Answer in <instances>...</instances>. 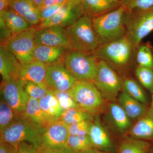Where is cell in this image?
Returning a JSON list of instances; mask_svg holds the SVG:
<instances>
[{"mask_svg":"<svg viewBox=\"0 0 153 153\" xmlns=\"http://www.w3.org/2000/svg\"><path fill=\"white\" fill-rule=\"evenodd\" d=\"M37 8L42 7L44 4V0H32Z\"/></svg>","mask_w":153,"mask_h":153,"instance_id":"obj_46","label":"cell"},{"mask_svg":"<svg viewBox=\"0 0 153 153\" xmlns=\"http://www.w3.org/2000/svg\"><path fill=\"white\" fill-rule=\"evenodd\" d=\"M66 30L72 50L93 53L100 46L92 18L88 16H82Z\"/></svg>","mask_w":153,"mask_h":153,"instance_id":"obj_3","label":"cell"},{"mask_svg":"<svg viewBox=\"0 0 153 153\" xmlns=\"http://www.w3.org/2000/svg\"><path fill=\"white\" fill-rule=\"evenodd\" d=\"M153 144L151 142L137 139L129 136L121 140L116 147L117 153H148Z\"/></svg>","mask_w":153,"mask_h":153,"instance_id":"obj_23","label":"cell"},{"mask_svg":"<svg viewBox=\"0 0 153 153\" xmlns=\"http://www.w3.org/2000/svg\"><path fill=\"white\" fill-rule=\"evenodd\" d=\"M93 83L103 97L114 100L122 88V80L104 60H99L96 75Z\"/></svg>","mask_w":153,"mask_h":153,"instance_id":"obj_8","label":"cell"},{"mask_svg":"<svg viewBox=\"0 0 153 153\" xmlns=\"http://www.w3.org/2000/svg\"><path fill=\"white\" fill-rule=\"evenodd\" d=\"M25 90L30 97L38 100L47 95L50 90L45 84L32 82H27Z\"/></svg>","mask_w":153,"mask_h":153,"instance_id":"obj_34","label":"cell"},{"mask_svg":"<svg viewBox=\"0 0 153 153\" xmlns=\"http://www.w3.org/2000/svg\"><path fill=\"white\" fill-rule=\"evenodd\" d=\"M39 153H78L71 149L66 147L59 149H45L39 151Z\"/></svg>","mask_w":153,"mask_h":153,"instance_id":"obj_42","label":"cell"},{"mask_svg":"<svg viewBox=\"0 0 153 153\" xmlns=\"http://www.w3.org/2000/svg\"><path fill=\"white\" fill-rule=\"evenodd\" d=\"M17 153H39L37 148L29 143L23 142L20 143L18 146Z\"/></svg>","mask_w":153,"mask_h":153,"instance_id":"obj_40","label":"cell"},{"mask_svg":"<svg viewBox=\"0 0 153 153\" xmlns=\"http://www.w3.org/2000/svg\"><path fill=\"white\" fill-rule=\"evenodd\" d=\"M24 117L14 110L2 98L0 102V132Z\"/></svg>","mask_w":153,"mask_h":153,"instance_id":"obj_28","label":"cell"},{"mask_svg":"<svg viewBox=\"0 0 153 153\" xmlns=\"http://www.w3.org/2000/svg\"><path fill=\"white\" fill-rule=\"evenodd\" d=\"M105 1L114 4L119 5L121 4L120 2L121 0H105Z\"/></svg>","mask_w":153,"mask_h":153,"instance_id":"obj_47","label":"cell"},{"mask_svg":"<svg viewBox=\"0 0 153 153\" xmlns=\"http://www.w3.org/2000/svg\"><path fill=\"white\" fill-rule=\"evenodd\" d=\"M53 91L63 111L71 108H80L78 103L69 94L68 91Z\"/></svg>","mask_w":153,"mask_h":153,"instance_id":"obj_35","label":"cell"},{"mask_svg":"<svg viewBox=\"0 0 153 153\" xmlns=\"http://www.w3.org/2000/svg\"><path fill=\"white\" fill-rule=\"evenodd\" d=\"M82 1L84 15L91 18L112 10L121 5L114 4L105 0H82Z\"/></svg>","mask_w":153,"mask_h":153,"instance_id":"obj_27","label":"cell"},{"mask_svg":"<svg viewBox=\"0 0 153 153\" xmlns=\"http://www.w3.org/2000/svg\"><path fill=\"white\" fill-rule=\"evenodd\" d=\"M88 135L94 149L110 153L116 152V147L109 134L101 124L97 116L95 117L91 126Z\"/></svg>","mask_w":153,"mask_h":153,"instance_id":"obj_15","label":"cell"},{"mask_svg":"<svg viewBox=\"0 0 153 153\" xmlns=\"http://www.w3.org/2000/svg\"><path fill=\"white\" fill-rule=\"evenodd\" d=\"M128 136L153 143V111L147 112L137 120L128 132Z\"/></svg>","mask_w":153,"mask_h":153,"instance_id":"obj_18","label":"cell"},{"mask_svg":"<svg viewBox=\"0 0 153 153\" xmlns=\"http://www.w3.org/2000/svg\"><path fill=\"white\" fill-rule=\"evenodd\" d=\"M24 117L36 125L47 128L54 122L41 109L38 100L30 97L24 113Z\"/></svg>","mask_w":153,"mask_h":153,"instance_id":"obj_22","label":"cell"},{"mask_svg":"<svg viewBox=\"0 0 153 153\" xmlns=\"http://www.w3.org/2000/svg\"><path fill=\"white\" fill-rule=\"evenodd\" d=\"M137 50L138 66L153 68V49L150 42L140 44Z\"/></svg>","mask_w":153,"mask_h":153,"instance_id":"obj_31","label":"cell"},{"mask_svg":"<svg viewBox=\"0 0 153 153\" xmlns=\"http://www.w3.org/2000/svg\"><path fill=\"white\" fill-rule=\"evenodd\" d=\"M126 25V35L136 51L142 40L153 31V7L127 10Z\"/></svg>","mask_w":153,"mask_h":153,"instance_id":"obj_6","label":"cell"},{"mask_svg":"<svg viewBox=\"0 0 153 153\" xmlns=\"http://www.w3.org/2000/svg\"><path fill=\"white\" fill-rule=\"evenodd\" d=\"M94 119L95 117L79 108H71L63 111L59 120L67 125H70L82 121H94Z\"/></svg>","mask_w":153,"mask_h":153,"instance_id":"obj_29","label":"cell"},{"mask_svg":"<svg viewBox=\"0 0 153 153\" xmlns=\"http://www.w3.org/2000/svg\"><path fill=\"white\" fill-rule=\"evenodd\" d=\"M0 16L2 17L13 35L24 32L33 27L26 19L10 8L0 13Z\"/></svg>","mask_w":153,"mask_h":153,"instance_id":"obj_24","label":"cell"},{"mask_svg":"<svg viewBox=\"0 0 153 153\" xmlns=\"http://www.w3.org/2000/svg\"><path fill=\"white\" fill-rule=\"evenodd\" d=\"M46 129L36 125L24 116L1 132V140L17 147L20 143L26 142L33 145L39 150Z\"/></svg>","mask_w":153,"mask_h":153,"instance_id":"obj_2","label":"cell"},{"mask_svg":"<svg viewBox=\"0 0 153 153\" xmlns=\"http://www.w3.org/2000/svg\"><path fill=\"white\" fill-rule=\"evenodd\" d=\"M67 0H44V4L42 6L48 7L54 5L62 4L66 2Z\"/></svg>","mask_w":153,"mask_h":153,"instance_id":"obj_43","label":"cell"},{"mask_svg":"<svg viewBox=\"0 0 153 153\" xmlns=\"http://www.w3.org/2000/svg\"><path fill=\"white\" fill-rule=\"evenodd\" d=\"M10 8L26 19L33 27L41 22L38 9L32 0H12Z\"/></svg>","mask_w":153,"mask_h":153,"instance_id":"obj_19","label":"cell"},{"mask_svg":"<svg viewBox=\"0 0 153 153\" xmlns=\"http://www.w3.org/2000/svg\"><path fill=\"white\" fill-rule=\"evenodd\" d=\"M27 82L16 78L1 83V98L21 115H24L30 98L25 90Z\"/></svg>","mask_w":153,"mask_h":153,"instance_id":"obj_10","label":"cell"},{"mask_svg":"<svg viewBox=\"0 0 153 153\" xmlns=\"http://www.w3.org/2000/svg\"><path fill=\"white\" fill-rule=\"evenodd\" d=\"M77 81L66 68L63 58L56 63L47 65L45 83L50 90L68 91Z\"/></svg>","mask_w":153,"mask_h":153,"instance_id":"obj_12","label":"cell"},{"mask_svg":"<svg viewBox=\"0 0 153 153\" xmlns=\"http://www.w3.org/2000/svg\"><path fill=\"white\" fill-rule=\"evenodd\" d=\"M13 34L8 27L4 20L0 16V41L1 45L6 46Z\"/></svg>","mask_w":153,"mask_h":153,"instance_id":"obj_39","label":"cell"},{"mask_svg":"<svg viewBox=\"0 0 153 153\" xmlns=\"http://www.w3.org/2000/svg\"><path fill=\"white\" fill-rule=\"evenodd\" d=\"M34 39L36 45H46L72 50L66 28L53 26L36 30Z\"/></svg>","mask_w":153,"mask_h":153,"instance_id":"obj_13","label":"cell"},{"mask_svg":"<svg viewBox=\"0 0 153 153\" xmlns=\"http://www.w3.org/2000/svg\"><path fill=\"white\" fill-rule=\"evenodd\" d=\"M109 114L116 128L121 133L128 132L131 127V120L118 103L112 102L109 105Z\"/></svg>","mask_w":153,"mask_h":153,"instance_id":"obj_26","label":"cell"},{"mask_svg":"<svg viewBox=\"0 0 153 153\" xmlns=\"http://www.w3.org/2000/svg\"><path fill=\"white\" fill-rule=\"evenodd\" d=\"M118 101V104L131 120L138 119L147 112L149 109L146 105L132 98L124 91L119 96Z\"/></svg>","mask_w":153,"mask_h":153,"instance_id":"obj_21","label":"cell"},{"mask_svg":"<svg viewBox=\"0 0 153 153\" xmlns=\"http://www.w3.org/2000/svg\"><path fill=\"white\" fill-rule=\"evenodd\" d=\"M18 147L0 140V153H17Z\"/></svg>","mask_w":153,"mask_h":153,"instance_id":"obj_41","label":"cell"},{"mask_svg":"<svg viewBox=\"0 0 153 153\" xmlns=\"http://www.w3.org/2000/svg\"><path fill=\"white\" fill-rule=\"evenodd\" d=\"M122 88L123 91L136 100L146 105L148 98L142 87L131 78H126L122 80Z\"/></svg>","mask_w":153,"mask_h":153,"instance_id":"obj_30","label":"cell"},{"mask_svg":"<svg viewBox=\"0 0 153 153\" xmlns=\"http://www.w3.org/2000/svg\"><path fill=\"white\" fill-rule=\"evenodd\" d=\"M79 153H110L106 152H103L97 149H90L88 150L84 151V152H82Z\"/></svg>","mask_w":153,"mask_h":153,"instance_id":"obj_45","label":"cell"},{"mask_svg":"<svg viewBox=\"0 0 153 153\" xmlns=\"http://www.w3.org/2000/svg\"><path fill=\"white\" fill-rule=\"evenodd\" d=\"M69 136L68 125L60 120L54 122L46 128L38 151L66 147Z\"/></svg>","mask_w":153,"mask_h":153,"instance_id":"obj_14","label":"cell"},{"mask_svg":"<svg viewBox=\"0 0 153 153\" xmlns=\"http://www.w3.org/2000/svg\"><path fill=\"white\" fill-rule=\"evenodd\" d=\"M134 51L127 35L107 44L101 45L93 52L99 59L118 67L128 64Z\"/></svg>","mask_w":153,"mask_h":153,"instance_id":"obj_7","label":"cell"},{"mask_svg":"<svg viewBox=\"0 0 153 153\" xmlns=\"http://www.w3.org/2000/svg\"><path fill=\"white\" fill-rule=\"evenodd\" d=\"M67 147L79 153L91 149H94L89 136H69Z\"/></svg>","mask_w":153,"mask_h":153,"instance_id":"obj_32","label":"cell"},{"mask_svg":"<svg viewBox=\"0 0 153 153\" xmlns=\"http://www.w3.org/2000/svg\"><path fill=\"white\" fill-rule=\"evenodd\" d=\"M67 91L81 108L94 116L104 110V97L93 82L78 80Z\"/></svg>","mask_w":153,"mask_h":153,"instance_id":"obj_5","label":"cell"},{"mask_svg":"<svg viewBox=\"0 0 153 153\" xmlns=\"http://www.w3.org/2000/svg\"><path fill=\"white\" fill-rule=\"evenodd\" d=\"M38 102L41 109L53 121L60 120L64 111L53 91L50 90L47 95L38 100Z\"/></svg>","mask_w":153,"mask_h":153,"instance_id":"obj_25","label":"cell"},{"mask_svg":"<svg viewBox=\"0 0 153 153\" xmlns=\"http://www.w3.org/2000/svg\"><path fill=\"white\" fill-rule=\"evenodd\" d=\"M120 3L128 11L146 9L153 7V0H121Z\"/></svg>","mask_w":153,"mask_h":153,"instance_id":"obj_37","label":"cell"},{"mask_svg":"<svg viewBox=\"0 0 153 153\" xmlns=\"http://www.w3.org/2000/svg\"><path fill=\"white\" fill-rule=\"evenodd\" d=\"M84 9L82 0H67L60 10L52 17L40 22L36 27V30L57 26L67 28L74 24L84 16Z\"/></svg>","mask_w":153,"mask_h":153,"instance_id":"obj_9","label":"cell"},{"mask_svg":"<svg viewBox=\"0 0 153 153\" xmlns=\"http://www.w3.org/2000/svg\"><path fill=\"white\" fill-rule=\"evenodd\" d=\"M127 10L121 4L112 10L92 18L94 28L100 46L127 35Z\"/></svg>","mask_w":153,"mask_h":153,"instance_id":"obj_1","label":"cell"},{"mask_svg":"<svg viewBox=\"0 0 153 153\" xmlns=\"http://www.w3.org/2000/svg\"><path fill=\"white\" fill-rule=\"evenodd\" d=\"M135 74L142 85L152 93L153 88V68L138 66Z\"/></svg>","mask_w":153,"mask_h":153,"instance_id":"obj_33","label":"cell"},{"mask_svg":"<svg viewBox=\"0 0 153 153\" xmlns=\"http://www.w3.org/2000/svg\"><path fill=\"white\" fill-rule=\"evenodd\" d=\"M21 63L6 46L0 47V73L2 82L17 78Z\"/></svg>","mask_w":153,"mask_h":153,"instance_id":"obj_17","label":"cell"},{"mask_svg":"<svg viewBox=\"0 0 153 153\" xmlns=\"http://www.w3.org/2000/svg\"><path fill=\"white\" fill-rule=\"evenodd\" d=\"M67 50L60 47L36 45L33 51V57L35 60L49 65L63 59Z\"/></svg>","mask_w":153,"mask_h":153,"instance_id":"obj_20","label":"cell"},{"mask_svg":"<svg viewBox=\"0 0 153 153\" xmlns=\"http://www.w3.org/2000/svg\"><path fill=\"white\" fill-rule=\"evenodd\" d=\"M12 0H0V13L10 7Z\"/></svg>","mask_w":153,"mask_h":153,"instance_id":"obj_44","label":"cell"},{"mask_svg":"<svg viewBox=\"0 0 153 153\" xmlns=\"http://www.w3.org/2000/svg\"><path fill=\"white\" fill-rule=\"evenodd\" d=\"M34 27L18 34H14L6 45L22 64L34 60L33 51L36 46Z\"/></svg>","mask_w":153,"mask_h":153,"instance_id":"obj_11","label":"cell"},{"mask_svg":"<svg viewBox=\"0 0 153 153\" xmlns=\"http://www.w3.org/2000/svg\"><path fill=\"white\" fill-rule=\"evenodd\" d=\"M64 4H62L54 5L48 6V7L42 6L38 8V9L41 18V22L49 19V18L57 13L60 10L61 7Z\"/></svg>","mask_w":153,"mask_h":153,"instance_id":"obj_38","label":"cell"},{"mask_svg":"<svg viewBox=\"0 0 153 153\" xmlns=\"http://www.w3.org/2000/svg\"><path fill=\"white\" fill-rule=\"evenodd\" d=\"M93 121L84 120L68 125L69 136L87 135Z\"/></svg>","mask_w":153,"mask_h":153,"instance_id":"obj_36","label":"cell"},{"mask_svg":"<svg viewBox=\"0 0 153 153\" xmlns=\"http://www.w3.org/2000/svg\"><path fill=\"white\" fill-rule=\"evenodd\" d=\"M152 102H151V105H150V106L149 108V109H150L151 111H153V88L152 92Z\"/></svg>","mask_w":153,"mask_h":153,"instance_id":"obj_48","label":"cell"},{"mask_svg":"<svg viewBox=\"0 0 153 153\" xmlns=\"http://www.w3.org/2000/svg\"><path fill=\"white\" fill-rule=\"evenodd\" d=\"M99 59L93 53L68 50L63 57L66 68L77 80L93 82Z\"/></svg>","mask_w":153,"mask_h":153,"instance_id":"obj_4","label":"cell"},{"mask_svg":"<svg viewBox=\"0 0 153 153\" xmlns=\"http://www.w3.org/2000/svg\"><path fill=\"white\" fill-rule=\"evenodd\" d=\"M47 65L37 60L30 63L21 64L18 71V79L26 82L45 84Z\"/></svg>","mask_w":153,"mask_h":153,"instance_id":"obj_16","label":"cell"},{"mask_svg":"<svg viewBox=\"0 0 153 153\" xmlns=\"http://www.w3.org/2000/svg\"><path fill=\"white\" fill-rule=\"evenodd\" d=\"M148 153H153V146L151 148V149L148 152Z\"/></svg>","mask_w":153,"mask_h":153,"instance_id":"obj_49","label":"cell"}]
</instances>
